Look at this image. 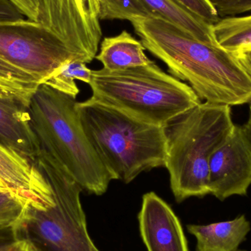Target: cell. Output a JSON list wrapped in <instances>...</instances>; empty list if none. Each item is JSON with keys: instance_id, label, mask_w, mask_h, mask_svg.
<instances>
[{"instance_id": "6", "label": "cell", "mask_w": 251, "mask_h": 251, "mask_svg": "<svg viewBox=\"0 0 251 251\" xmlns=\"http://www.w3.org/2000/svg\"><path fill=\"white\" fill-rule=\"evenodd\" d=\"M35 165L50 184L54 203L46 210L27 209L19 226L21 237L36 251H100L88 231L82 187L44 151Z\"/></svg>"}, {"instance_id": "11", "label": "cell", "mask_w": 251, "mask_h": 251, "mask_svg": "<svg viewBox=\"0 0 251 251\" xmlns=\"http://www.w3.org/2000/svg\"><path fill=\"white\" fill-rule=\"evenodd\" d=\"M138 221L148 251H189L179 219L156 193L150 192L143 196Z\"/></svg>"}, {"instance_id": "24", "label": "cell", "mask_w": 251, "mask_h": 251, "mask_svg": "<svg viewBox=\"0 0 251 251\" xmlns=\"http://www.w3.org/2000/svg\"><path fill=\"white\" fill-rule=\"evenodd\" d=\"M24 16L10 0H0V24L23 20Z\"/></svg>"}, {"instance_id": "9", "label": "cell", "mask_w": 251, "mask_h": 251, "mask_svg": "<svg viewBox=\"0 0 251 251\" xmlns=\"http://www.w3.org/2000/svg\"><path fill=\"white\" fill-rule=\"evenodd\" d=\"M209 190L220 201L246 196L251 185V135L234 125L228 138L209 159Z\"/></svg>"}, {"instance_id": "23", "label": "cell", "mask_w": 251, "mask_h": 251, "mask_svg": "<svg viewBox=\"0 0 251 251\" xmlns=\"http://www.w3.org/2000/svg\"><path fill=\"white\" fill-rule=\"evenodd\" d=\"M22 239L19 226H0V251L10 250Z\"/></svg>"}, {"instance_id": "2", "label": "cell", "mask_w": 251, "mask_h": 251, "mask_svg": "<svg viewBox=\"0 0 251 251\" xmlns=\"http://www.w3.org/2000/svg\"><path fill=\"white\" fill-rule=\"evenodd\" d=\"M88 140L112 180L125 184L144 171L165 167V128L89 99L76 102Z\"/></svg>"}, {"instance_id": "27", "label": "cell", "mask_w": 251, "mask_h": 251, "mask_svg": "<svg viewBox=\"0 0 251 251\" xmlns=\"http://www.w3.org/2000/svg\"><path fill=\"white\" fill-rule=\"evenodd\" d=\"M6 251H36L28 240L22 238L15 247Z\"/></svg>"}, {"instance_id": "14", "label": "cell", "mask_w": 251, "mask_h": 251, "mask_svg": "<svg viewBox=\"0 0 251 251\" xmlns=\"http://www.w3.org/2000/svg\"><path fill=\"white\" fill-rule=\"evenodd\" d=\"M145 51L146 49L141 41L124 30L116 36L104 38L95 59L106 70H125L151 63L152 60L146 56Z\"/></svg>"}, {"instance_id": "13", "label": "cell", "mask_w": 251, "mask_h": 251, "mask_svg": "<svg viewBox=\"0 0 251 251\" xmlns=\"http://www.w3.org/2000/svg\"><path fill=\"white\" fill-rule=\"evenodd\" d=\"M189 233L196 237V251H236L246 241L251 230L246 215L232 221L209 225H188Z\"/></svg>"}, {"instance_id": "15", "label": "cell", "mask_w": 251, "mask_h": 251, "mask_svg": "<svg viewBox=\"0 0 251 251\" xmlns=\"http://www.w3.org/2000/svg\"><path fill=\"white\" fill-rule=\"evenodd\" d=\"M154 16L174 24L196 39L217 44L212 34V25L202 20L174 0H141Z\"/></svg>"}, {"instance_id": "5", "label": "cell", "mask_w": 251, "mask_h": 251, "mask_svg": "<svg viewBox=\"0 0 251 251\" xmlns=\"http://www.w3.org/2000/svg\"><path fill=\"white\" fill-rule=\"evenodd\" d=\"M89 85L91 100L162 127L201 102L188 84L153 61L125 70H92Z\"/></svg>"}, {"instance_id": "25", "label": "cell", "mask_w": 251, "mask_h": 251, "mask_svg": "<svg viewBox=\"0 0 251 251\" xmlns=\"http://www.w3.org/2000/svg\"><path fill=\"white\" fill-rule=\"evenodd\" d=\"M28 19L38 22L39 3L38 0H10Z\"/></svg>"}, {"instance_id": "19", "label": "cell", "mask_w": 251, "mask_h": 251, "mask_svg": "<svg viewBox=\"0 0 251 251\" xmlns=\"http://www.w3.org/2000/svg\"><path fill=\"white\" fill-rule=\"evenodd\" d=\"M100 20H128L154 16L141 0H99Z\"/></svg>"}, {"instance_id": "22", "label": "cell", "mask_w": 251, "mask_h": 251, "mask_svg": "<svg viewBox=\"0 0 251 251\" xmlns=\"http://www.w3.org/2000/svg\"><path fill=\"white\" fill-rule=\"evenodd\" d=\"M220 17H231L251 10V0H209Z\"/></svg>"}, {"instance_id": "26", "label": "cell", "mask_w": 251, "mask_h": 251, "mask_svg": "<svg viewBox=\"0 0 251 251\" xmlns=\"http://www.w3.org/2000/svg\"><path fill=\"white\" fill-rule=\"evenodd\" d=\"M233 54L237 57L245 70L251 76V50L239 51Z\"/></svg>"}, {"instance_id": "1", "label": "cell", "mask_w": 251, "mask_h": 251, "mask_svg": "<svg viewBox=\"0 0 251 251\" xmlns=\"http://www.w3.org/2000/svg\"><path fill=\"white\" fill-rule=\"evenodd\" d=\"M130 22L146 50L163 62L172 76L188 82L201 100L230 107L251 101V76L232 53L157 16Z\"/></svg>"}, {"instance_id": "4", "label": "cell", "mask_w": 251, "mask_h": 251, "mask_svg": "<svg viewBox=\"0 0 251 251\" xmlns=\"http://www.w3.org/2000/svg\"><path fill=\"white\" fill-rule=\"evenodd\" d=\"M234 125L230 106L201 102L164 126L165 167L177 202L210 194L209 159Z\"/></svg>"}, {"instance_id": "7", "label": "cell", "mask_w": 251, "mask_h": 251, "mask_svg": "<svg viewBox=\"0 0 251 251\" xmlns=\"http://www.w3.org/2000/svg\"><path fill=\"white\" fill-rule=\"evenodd\" d=\"M0 57L40 84L66 62L82 60L52 31L29 19L0 24Z\"/></svg>"}, {"instance_id": "12", "label": "cell", "mask_w": 251, "mask_h": 251, "mask_svg": "<svg viewBox=\"0 0 251 251\" xmlns=\"http://www.w3.org/2000/svg\"><path fill=\"white\" fill-rule=\"evenodd\" d=\"M0 144L33 164L41 151L28 106L14 99L0 97Z\"/></svg>"}, {"instance_id": "16", "label": "cell", "mask_w": 251, "mask_h": 251, "mask_svg": "<svg viewBox=\"0 0 251 251\" xmlns=\"http://www.w3.org/2000/svg\"><path fill=\"white\" fill-rule=\"evenodd\" d=\"M215 42L228 52L251 50V15L223 18L212 25Z\"/></svg>"}, {"instance_id": "8", "label": "cell", "mask_w": 251, "mask_h": 251, "mask_svg": "<svg viewBox=\"0 0 251 251\" xmlns=\"http://www.w3.org/2000/svg\"><path fill=\"white\" fill-rule=\"evenodd\" d=\"M38 1V22L60 37L82 61L91 63L102 37L99 0Z\"/></svg>"}, {"instance_id": "21", "label": "cell", "mask_w": 251, "mask_h": 251, "mask_svg": "<svg viewBox=\"0 0 251 251\" xmlns=\"http://www.w3.org/2000/svg\"><path fill=\"white\" fill-rule=\"evenodd\" d=\"M209 25H215L221 19L209 0H174Z\"/></svg>"}, {"instance_id": "3", "label": "cell", "mask_w": 251, "mask_h": 251, "mask_svg": "<svg viewBox=\"0 0 251 251\" xmlns=\"http://www.w3.org/2000/svg\"><path fill=\"white\" fill-rule=\"evenodd\" d=\"M76 98L41 84L29 101V116L41 149L88 194L101 196L112 181L85 134Z\"/></svg>"}, {"instance_id": "29", "label": "cell", "mask_w": 251, "mask_h": 251, "mask_svg": "<svg viewBox=\"0 0 251 251\" xmlns=\"http://www.w3.org/2000/svg\"><path fill=\"white\" fill-rule=\"evenodd\" d=\"M246 251V250H237V251Z\"/></svg>"}, {"instance_id": "18", "label": "cell", "mask_w": 251, "mask_h": 251, "mask_svg": "<svg viewBox=\"0 0 251 251\" xmlns=\"http://www.w3.org/2000/svg\"><path fill=\"white\" fill-rule=\"evenodd\" d=\"M92 70L88 69L87 63L80 60H72L60 66L41 84L76 98L79 94V89L76 80L82 81L89 85Z\"/></svg>"}, {"instance_id": "17", "label": "cell", "mask_w": 251, "mask_h": 251, "mask_svg": "<svg viewBox=\"0 0 251 251\" xmlns=\"http://www.w3.org/2000/svg\"><path fill=\"white\" fill-rule=\"evenodd\" d=\"M40 85L36 78L0 57V97L14 99L29 106Z\"/></svg>"}, {"instance_id": "30", "label": "cell", "mask_w": 251, "mask_h": 251, "mask_svg": "<svg viewBox=\"0 0 251 251\" xmlns=\"http://www.w3.org/2000/svg\"><path fill=\"white\" fill-rule=\"evenodd\" d=\"M1 190H3L1 188V187H0V191H1Z\"/></svg>"}, {"instance_id": "20", "label": "cell", "mask_w": 251, "mask_h": 251, "mask_svg": "<svg viewBox=\"0 0 251 251\" xmlns=\"http://www.w3.org/2000/svg\"><path fill=\"white\" fill-rule=\"evenodd\" d=\"M28 206L8 190L0 191V226H20Z\"/></svg>"}, {"instance_id": "10", "label": "cell", "mask_w": 251, "mask_h": 251, "mask_svg": "<svg viewBox=\"0 0 251 251\" xmlns=\"http://www.w3.org/2000/svg\"><path fill=\"white\" fill-rule=\"evenodd\" d=\"M0 187L16 195L28 209L46 210L54 203L52 190L36 165L1 144Z\"/></svg>"}, {"instance_id": "28", "label": "cell", "mask_w": 251, "mask_h": 251, "mask_svg": "<svg viewBox=\"0 0 251 251\" xmlns=\"http://www.w3.org/2000/svg\"><path fill=\"white\" fill-rule=\"evenodd\" d=\"M246 128H247L248 131H249L251 135V101L249 102V121H248L247 125L246 126Z\"/></svg>"}]
</instances>
